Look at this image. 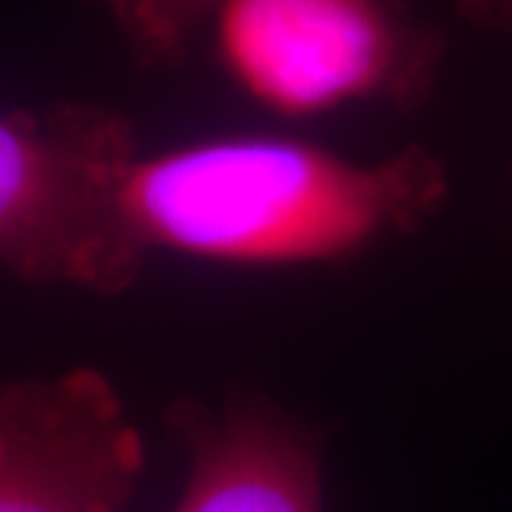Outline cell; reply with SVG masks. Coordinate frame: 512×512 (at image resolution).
Returning a JSON list of instances; mask_svg holds the SVG:
<instances>
[{
	"label": "cell",
	"mask_w": 512,
	"mask_h": 512,
	"mask_svg": "<svg viewBox=\"0 0 512 512\" xmlns=\"http://www.w3.org/2000/svg\"><path fill=\"white\" fill-rule=\"evenodd\" d=\"M450 200L441 157L376 163L296 137H217L140 154L123 185L134 251L274 271L345 262L416 234Z\"/></svg>",
	"instance_id": "1"
},
{
	"label": "cell",
	"mask_w": 512,
	"mask_h": 512,
	"mask_svg": "<svg viewBox=\"0 0 512 512\" xmlns=\"http://www.w3.org/2000/svg\"><path fill=\"white\" fill-rule=\"evenodd\" d=\"M137 157L120 111H0V268L106 296L134 285L146 259L128 239L123 185Z\"/></svg>",
	"instance_id": "2"
},
{
	"label": "cell",
	"mask_w": 512,
	"mask_h": 512,
	"mask_svg": "<svg viewBox=\"0 0 512 512\" xmlns=\"http://www.w3.org/2000/svg\"><path fill=\"white\" fill-rule=\"evenodd\" d=\"M214 49L254 106L313 120L359 103L419 109L444 37L404 0H220Z\"/></svg>",
	"instance_id": "3"
},
{
	"label": "cell",
	"mask_w": 512,
	"mask_h": 512,
	"mask_svg": "<svg viewBox=\"0 0 512 512\" xmlns=\"http://www.w3.org/2000/svg\"><path fill=\"white\" fill-rule=\"evenodd\" d=\"M146 441L106 373L0 384V512H126Z\"/></svg>",
	"instance_id": "4"
},
{
	"label": "cell",
	"mask_w": 512,
	"mask_h": 512,
	"mask_svg": "<svg viewBox=\"0 0 512 512\" xmlns=\"http://www.w3.org/2000/svg\"><path fill=\"white\" fill-rule=\"evenodd\" d=\"M171 427L188 447L174 512H322V444L262 396L183 402Z\"/></svg>",
	"instance_id": "5"
},
{
	"label": "cell",
	"mask_w": 512,
	"mask_h": 512,
	"mask_svg": "<svg viewBox=\"0 0 512 512\" xmlns=\"http://www.w3.org/2000/svg\"><path fill=\"white\" fill-rule=\"evenodd\" d=\"M117 26L134 63L174 66L220 0H92Z\"/></svg>",
	"instance_id": "6"
},
{
	"label": "cell",
	"mask_w": 512,
	"mask_h": 512,
	"mask_svg": "<svg viewBox=\"0 0 512 512\" xmlns=\"http://www.w3.org/2000/svg\"><path fill=\"white\" fill-rule=\"evenodd\" d=\"M461 18L481 29L512 32V0H447Z\"/></svg>",
	"instance_id": "7"
}]
</instances>
